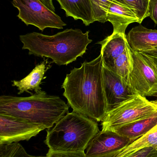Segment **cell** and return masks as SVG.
<instances>
[{"label": "cell", "instance_id": "obj_7", "mask_svg": "<svg viewBox=\"0 0 157 157\" xmlns=\"http://www.w3.org/2000/svg\"><path fill=\"white\" fill-rule=\"evenodd\" d=\"M133 61L129 83L138 95L157 97V69L150 59L131 48Z\"/></svg>", "mask_w": 157, "mask_h": 157}, {"label": "cell", "instance_id": "obj_8", "mask_svg": "<svg viewBox=\"0 0 157 157\" xmlns=\"http://www.w3.org/2000/svg\"><path fill=\"white\" fill-rule=\"evenodd\" d=\"M45 129L42 125L0 113V145L29 141Z\"/></svg>", "mask_w": 157, "mask_h": 157}, {"label": "cell", "instance_id": "obj_5", "mask_svg": "<svg viewBox=\"0 0 157 157\" xmlns=\"http://www.w3.org/2000/svg\"><path fill=\"white\" fill-rule=\"evenodd\" d=\"M157 113V99L150 101L146 97L138 94L107 113L102 121V131H112Z\"/></svg>", "mask_w": 157, "mask_h": 157}, {"label": "cell", "instance_id": "obj_11", "mask_svg": "<svg viewBox=\"0 0 157 157\" xmlns=\"http://www.w3.org/2000/svg\"><path fill=\"white\" fill-rule=\"evenodd\" d=\"M101 45L100 54L103 65L112 69L115 60L124 52L129 46L125 34L112 33L102 41L97 42Z\"/></svg>", "mask_w": 157, "mask_h": 157}, {"label": "cell", "instance_id": "obj_16", "mask_svg": "<svg viewBox=\"0 0 157 157\" xmlns=\"http://www.w3.org/2000/svg\"><path fill=\"white\" fill-rule=\"evenodd\" d=\"M48 63L47 60L44 61L40 64L37 65L32 71L23 79L20 80H13V86L17 87L19 90L18 94L23 92H29V90H34L35 92L41 90L40 86L42 79L46 78L44 77V75L49 69L47 67Z\"/></svg>", "mask_w": 157, "mask_h": 157}, {"label": "cell", "instance_id": "obj_15", "mask_svg": "<svg viewBox=\"0 0 157 157\" xmlns=\"http://www.w3.org/2000/svg\"><path fill=\"white\" fill-rule=\"evenodd\" d=\"M157 124V113L147 118L115 128L112 131L134 142L143 136Z\"/></svg>", "mask_w": 157, "mask_h": 157}, {"label": "cell", "instance_id": "obj_20", "mask_svg": "<svg viewBox=\"0 0 157 157\" xmlns=\"http://www.w3.org/2000/svg\"><path fill=\"white\" fill-rule=\"evenodd\" d=\"M0 157H45L31 155L18 143L0 145Z\"/></svg>", "mask_w": 157, "mask_h": 157}, {"label": "cell", "instance_id": "obj_25", "mask_svg": "<svg viewBox=\"0 0 157 157\" xmlns=\"http://www.w3.org/2000/svg\"><path fill=\"white\" fill-rule=\"evenodd\" d=\"M138 52H142L147 55L151 59L157 69V47L149 50Z\"/></svg>", "mask_w": 157, "mask_h": 157}, {"label": "cell", "instance_id": "obj_12", "mask_svg": "<svg viewBox=\"0 0 157 157\" xmlns=\"http://www.w3.org/2000/svg\"><path fill=\"white\" fill-rule=\"evenodd\" d=\"M107 21L113 27V33L125 34V30L130 24H140L139 18L130 8L112 0L108 9Z\"/></svg>", "mask_w": 157, "mask_h": 157}, {"label": "cell", "instance_id": "obj_6", "mask_svg": "<svg viewBox=\"0 0 157 157\" xmlns=\"http://www.w3.org/2000/svg\"><path fill=\"white\" fill-rule=\"evenodd\" d=\"M12 4L18 9V17L26 25L35 26L41 31L47 28L62 29L66 25L59 15L39 0H13Z\"/></svg>", "mask_w": 157, "mask_h": 157}, {"label": "cell", "instance_id": "obj_14", "mask_svg": "<svg viewBox=\"0 0 157 157\" xmlns=\"http://www.w3.org/2000/svg\"><path fill=\"white\" fill-rule=\"evenodd\" d=\"M67 17L83 21L86 26L95 22L90 0H56Z\"/></svg>", "mask_w": 157, "mask_h": 157}, {"label": "cell", "instance_id": "obj_24", "mask_svg": "<svg viewBox=\"0 0 157 157\" xmlns=\"http://www.w3.org/2000/svg\"><path fill=\"white\" fill-rule=\"evenodd\" d=\"M148 17L157 24V0H149Z\"/></svg>", "mask_w": 157, "mask_h": 157}, {"label": "cell", "instance_id": "obj_9", "mask_svg": "<svg viewBox=\"0 0 157 157\" xmlns=\"http://www.w3.org/2000/svg\"><path fill=\"white\" fill-rule=\"evenodd\" d=\"M103 74L108 113L123 102L138 95L129 83L123 80L116 73L104 65Z\"/></svg>", "mask_w": 157, "mask_h": 157}, {"label": "cell", "instance_id": "obj_1", "mask_svg": "<svg viewBox=\"0 0 157 157\" xmlns=\"http://www.w3.org/2000/svg\"><path fill=\"white\" fill-rule=\"evenodd\" d=\"M103 62L101 54L91 61L84 62L71 71L62 85L63 96L73 111L97 122L108 113L103 84Z\"/></svg>", "mask_w": 157, "mask_h": 157}, {"label": "cell", "instance_id": "obj_2", "mask_svg": "<svg viewBox=\"0 0 157 157\" xmlns=\"http://www.w3.org/2000/svg\"><path fill=\"white\" fill-rule=\"evenodd\" d=\"M89 32L71 29L52 36L32 32L21 35L19 38L22 49L29 50V55L50 58L57 65H67L85 53L92 42Z\"/></svg>", "mask_w": 157, "mask_h": 157}, {"label": "cell", "instance_id": "obj_19", "mask_svg": "<svg viewBox=\"0 0 157 157\" xmlns=\"http://www.w3.org/2000/svg\"><path fill=\"white\" fill-rule=\"evenodd\" d=\"M130 8L139 18L140 24L148 17L149 0H114Z\"/></svg>", "mask_w": 157, "mask_h": 157}, {"label": "cell", "instance_id": "obj_17", "mask_svg": "<svg viewBox=\"0 0 157 157\" xmlns=\"http://www.w3.org/2000/svg\"><path fill=\"white\" fill-rule=\"evenodd\" d=\"M149 147L157 148V124L145 135L121 149L113 157H127Z\"/></svg>", "mask_w": 157, "mask_h": 157}, {"label": "cell", "instance_id": "obj_13", "mask_svg": "<svg viewBox=\"0 0 157 157\" xmlns=\"http://www.w3.org/2000/svg\"><path fill=\"white\" fill-rule=\"evenodd\" d=\"M126 37L130 47L135 51H144L157 47V30L148 29L141 25L133 28Z\"/></svg>", "mask_w": 157, "mask_h": 157}, {"label": "cell", "instance_id": "obj_18", "mask_svg": "<svg viewBox=\"0 0 157 157\" xmlns=\"http://www.w3.org/2000/svg\"><path fill=\"white\" fill-rule=\"evenodd\" d=\"M133 67V61L131 47L129 45L124 52L115 60L111 70L116 73L123 80L130 84L129 79Z\"/></svg>", "mask_w": 157, "mask_h": 157}, {"label": "cell", "instance_id": "obj_10", "mask_svg": "<svg viewBox=\"0 0 157 157\" xmlns=\"http://www.w3.org/2000/svg\"><path fill=\"white\" fill-rule=\"evenodd\" d=\"M132 142L113 131H101L90 141L86 155L87 157H113Z\"/></svg>", "mask_w": 157, "mask_h": 157}, {"label": "cell", "instance_id": "obj_22", "mask_svg": "<svg viewBox=\"0 0 157 157\" xmlns=\"http://www.w3.org/2000/svg\"><path fill=\"white\" fill-rule=\"evenodd\" d=\"M45 157H87L84 151L61 152L49 149Z\"/></svg>", "mask_w": 157, "mask_h": 157}, {"label": "cell", "instance_id": "obj_3", "mask_svg": "<svg viewBox=\"0 0 157 157\" xmlns=\"http://www.w3.org/2000/svg\"><path fill=\"white\" fill-rule=\"evenodd\" d=\"M69 105L60 97L40 90L28 97H0V113L50 129L68 113Z\"/></svg>", "mask_w": 157, "mask_h": 157}, {"label": "cell", "instance_id": "obj_21", "mask_svg": "<svg viewBox=\"0 0 157 157\" xmlns=\"http://www.w3.org/2000/svg\"><path fill=\"white\" fill-rule=\"evenodd\" d=\"M95 22H107V12L112 0H90Z\"/></svg>", "mask_w": 157, "mask_h": 157}, {"label": "cell", "instance_id": "obj_26", "mask_svg": "<svg viewBox=\"0 0 157 157\" xmlns=\"http://www.w3.org/2000/svg\"><path fill=\"white\" fill-rule=\"evenodd\" d=\"M50 11L55 13V9L53 3V0H39Z\"/></svg>", "mask_w": 157, "mask_h": 157}, {"label": "cell", "instance_id": "obj_23", "mask_svg": "<svg viewBox=\"0 0 157 157\" xmlns=\"http://www.w3.org/2000/svg\"><path fill=\"white\" fill-rule=\"evenodd\" d=\"M126 157H157V148L146 147Z\"/></svg>", "mask_w": 157, "mask_h": 157}, {"label": "cell", "instance_id": "obj_4", "mask_svg": "<svg viewBox=\"0 0 157 157\" xmlns=\"http://www.w3.org/2000/svg\"><path fill=\"white\" fill-rule=\"evenodd\" d=\"M49 129L45 144L50 150L61 152L84 151L100 132L96 121L74 111L67 113Z\"/></svg>", "mask_w": 157, "mask_h": 157}]
</instances>
